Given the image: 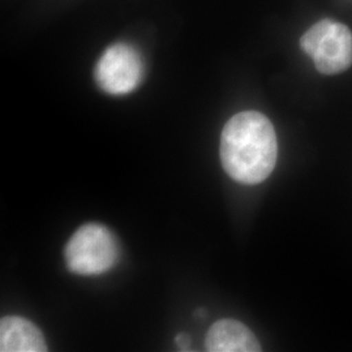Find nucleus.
I'll use <instances>...</instances> for the list:
<instances>
[{
	"mask_svg": "<svg viewBox=\"0 0 352 352\" xmlns=\"http://www.w3.org/2000/svg\"><path fill=\"white\" fill-rule=\"evenodd\" d=\"M219 153L231 179L241 184H258L270 176L277 164L276 129L264 113H236L222 131Z\"/></svg>",
	"mask_w": 352,
	"mask_h": 352,
	"instance_id": "f257e3e1",
	"label": "nucleus"
},
{
	"mask_svg": "<svg viewBox=\"0 0 352 352\" xmlns=\"http://www.w3.org/2000/svg\"><path fill=\"white\" fill-rule=\"evenodd\" d=\"M119 244L113 232L98 223L80 227L65 245V263L78 276H101L119 260Z\"/></svg>",
	"mask_w": 352,
	"mask_h": 352,
	"instance_id": "f03ea898",
	"label": "nucleus"
},
{
	"mask_svg": "<svg viewBox=\"0 0 352 352\" xmlns=\"http://www.w3.org/2000/svg\"><path fill=\"white\" fill-rule=\"evenodd\" d=\"M299 45L322 75H338L352 65L351 29L340 21H317L302 34Z\"/></svg>",
	"mask_w": 352,
	"mask_h": 352,
	"instance_id": "7ed1b4c3",
	"label": "nucleus"
},
{
	"mask_svg": "<svg viewBox=\"0 0 352 352\" xmlns=\"http://www.w3.org/2000/svg\"><path fill=\"white\" fill-rule=\"evenodd\" d=\"M144 77V62L132 45L113 43L98 59L94 78L98 87L111 96H126L139 87Z\"/></svg>",
	"mask_w": 352,
	"mask_h": 352,
	"instance_id": "20e7f679",
	"label": "nucleus"
},
{
	"mask_svg": "<svg viewBox=\"0 0 352 352\" xmlns=\"http://www.w3.org/2000/svg\"><path fill=\"white\" fill-rule=\"evenodd\" d=\"M205 347L210 352H260L261 344L248 327L236 320H219L209 329Z\"/></svg>",
	"mask_w": 352,
	"mask_h": 352,
	"instance_id": "39448f33",
	"label": "nucleus"
},
{
	"mask_svg": "<svg viewBox=\"0 0 352 352\" xmlns=\"http://www.w3.org/2000/svg\"><path fill=\"white\" fill-rule=\"evenodd\" d=\"M0 351L45 352L47 344L33 322L19 316H8L0 321Z\"/></svg>",
	"mask_w": 352,
	"mask_h": 352,
	"instance_id": "423d86ee",
	"label": "nucleus"
},
{
	"mask_svg": "<svg viewBox=\"0 0 352 352\" xmlns=\"http://www.w3.org/2000/svg\"><path fill=\"white\" fill-rule=\"evenodd\" d=\"M175 344L179 347L180 351H190V344L192 340L188 334L186 333H179L175 337Z\"/></svg>",
	"mask_w": 352,
	"mask_h": 352,
	"instance_id": "0eeeda50",
	"label": "nucleus"
}]
</instances>
